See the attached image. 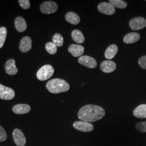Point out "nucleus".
Instances as JSON below:
<instances>
[{"label": "nucleus", "mask_w": 146, "mask_h": 146, "mask_svg": "<svg viewBox=\"0 0 146 146\" xmlns=\"http://www.w3.org/2000/svg\"><path fill=\"white\" fill-rule=\"evenodd\" d=\"M105 111L100 106L88 104L83 106L78 112V117L81 121L87 122H94L102 119Z\"/></svg>", "instance_id": "1"}, {"label": "nucleus", "mask_w": 146, "mask_h": 146, "mask_svg": "<svg viewBox=\"0 0 146 146\" xmlns=\"http://www.w3.org/2000/svg\"><path fill=\"white\" fill-rule=\"evenodd\" d=\"M46 88L49 92L52 94H58L67 92L70 89V86L64 80L54 78L47 82Z\"/></svg>", "instance_id": "2"}, {"label": "nucleus", "mask_w": 146, "mask_h": 146, "mask_svg": "<svg viewBox=\"0 0 146 146\" xmlns=\"http://www.w3.org/2000/svg\"><path fill=\"white\" fill-rule=\"evenodd\" d=\"M54 73V69L50 64H46L40 68L37 72V78L40 81H46L50 78Z\"/></svg>", "instance_id": "3"}, {"label": "nucleus", "mask_w": 146, "mask_h": 146, "mask_svg": "<svg viewBox=\"0 0 146 146\" xmlns=\"http://www.w3.org/2000/svg\"><path fill=\"white\" fill-rule=\"evenodd\" d=\"M40 11L43 14H50L55 13L58 9L57 3L53 1H46L40 5Z\"/></svg>", "instance_id": "4"}, {"label": "nucleus", "mask_w": 146, "mask_h": 146, "mask_svg": "<svg viewBox=\"0 0 146 146\" xmlns=\"http://www.w3.org/2000/svg\"><path fill=\"white\" fill-rule=\"evenodd\" d=\"M73 127L76 130L82 132H90L94 129V125L92 123L83 121H78L74 123Z\"/></svg>", "instance_id": "5"}, {"label": "nucleus", "mask_w": 146, "mask_h": 146, "mask_svg": "<svg viewBox=\"0 0 146 146\" xmlns=\"http://www.w3.org/2000/svg\"><path fill=\"white\" fill-rule=\"evenodd\" d=\"M15 92L13 89L0 84V99L11 100L15 97Z\"/></svg>", "instance_id": "6"}, {"label": "nucleus", "mask_w": 146, "mask_h": 146, "mask_svg": "<svg viewBox=\"0 0 146 146\" xmlns=\"http://www.w3.org/2000/svg\"><path fill=\"white\" fill-rule=\"evenodd\" d=\"M13 137L16 146H25L26 143V138L21 130L18 128L15 129L13 133Z\"/></svg>", "instance_id": "7"}, {"label": "nucleus", "mask_w": 146, "mask_h": 146, "mask_svg": "<svg viewBox=\"0 0 146 146\" xmlns=\"http://www.w3.org/2000/svg\"><path fill=\"white\" fill-rule=\"evenodd\" d=\"M146 26V20L142 17H137L131 19L129 22V27L133 30L137 31Z\"/></svg>", "instance_id": "8"}, {"label": "nucleus", "mask_w": 146, "mask_h": 146, "mask_svg": "<svg viewBox=\"0 0 146 146\" xmlns=\"http://www.w3.org/2000/svg\"><path fill=\"white\" fill-rule=\"evenodd\" d=\"M100 13L107 15H112L115 13V7L110 2H102L98 7Z\"/></svg>", "instance_id": "9"}, {"label": "nucleus", "mask_w": 146, "mask_h": 146, "mask_svg": "<svg viewBox=\"0 0 146 146\" xmlns=\"http://www.w3.org/2000/svg\"><path fill=\"white\" fill-rule=\"evenodd\" d=\"M78 62L80 64L89 68H95L97 66V62L94 58L84 55L78 58Z\"/></svg>", "instance_id": "10"}, {"label": "nucleus", "mask_w": 146, "mask_h": 146, "mask_svg": "<svg viewBox=\"0 0 146 146\" xmlns=\"http://www.w3.org/2000/svg\"><path fill=\"white\" fill-rule=\"evenodd\" d=\"M100 68L101 70L104 73H112L116 69V65L113 61L106 60L101 63L100 65Z\"/></svg>", "instance_id": "11"}, {"label": "nucleus", "mask_w": 146, "mask_h": 146, "mask_svg": "<svg viewBox=\"0 0 146 146\" xmlns=\"http://www.w3.org/2000/svg\"><path fill=\"white\" fill-rule=\"evenodd\" d=\"M32 41L30 37H24L20 41V50L21 52H27L31 50Z\"/></svg>", "instance_id": "12"}, {"label": "nucleus", "mask_w": 146, "mask_h": 146, "mask_svg": "<svg viewBox=\"0 0 146 146\" xmlns=\"http://www.w3.org/2000/svg\"><path fill=\"white\" fill-rule=\"evenodd\" d=\"M6 73L10 75H14L18 73V70L15 64V60L14 59L8 60L5 64Z\"/></svg>", "instance_id": "13"}, {"label": "nucleus", "mask_w": 146, "mask_h": 146, "mask_svg": "<svg viewBox=\"0 0 146 146\" xmlns=\"http://www.w3.org/2000/svg\"><path fill=\"white\" fill-rule=\"evenodd\" d=\"M84 48L82 46L73 44L68 48V52H70L74 57H79L84 54Z\"/></svg>", "instance_id": "14"}, {"label": "nucleus", "mask_w": 146, "mask_h": 146, "mask_svg": "<svg viewBox=\"0 0 146 146\" xmlns=\"http://www.w3.org/2000/svg\"><path fill=\"white\" fill-rule=\"evenodd\" d=\"M31 110L29 105L27 104H17L13 107V111L16 114H25L29 113Z\"/></svg>", "instance_id": "15"}, {"label": "nucleus", "mask_w": 146, "mask_h": 146, "mask_svg": "<svg viewBox=\"0 0 146 146\" xmlns=\"http://www.w3.org/2000/svg\"><path fill=\"white\" fill-rule=\"evenodd\" d=\"M15 27L17 31L22 33L26 31L27 25L25 20L22 17H17L15 20Z\"/></svg>", "instance_id": "16"}, {"label": "nucleus", "mask_w": 146, "mask_h": 146, "mask_svg": "<svg viewBox=\"0 0 146 146\" xmlns=\"http://www.w3.org/2000/svg\"><path fill=\"white\" fill-rule=\"evenodd\" d=\"M65 19L70 24L76 25L80 22V18L79 16L74 12H68L65 16Z\"/></svg>", "instance_id": "17"}, {"label": "nucleus", "mask_w": 146, "mask_h": 146, "mask_svg": "<svg viewBox=\"0 0 146 146\" xmlns=\"http://www.w3.org/2000/svg\"><path fill=\"white\" fill-rule=\"evenodd\" d=\"M133 114L137 118H146V104H141L137 107L133 111Z\"/></svg>", "instance_id": "18"}, {"label": "nucleus", "mask_w": 146, "mask_h": 146, "mask_svg": "<svg viewBox=\"0 0 146 146\" xmlns=\"http://www.w3.org/2000/svg\"><path fill=\"white\" fill-rule=\"evenodd\" d=\"M140 38L139 34L136 33H131L123 37V42L126 44H131L138 41Z\"/></svg>", "instance_id": "19"}, {"label": "nucleus", "mask_w": 146, "mask_h": 146, "mask_svg": "<svg viewBox=\"0 0 146 146\" xmlns=\"http://www.w3.org/2000/svg\"><path fill=\"white\" fill-rule=\"evenodd\" d=\"M118 52V47L115 44H111L107 48L104 52L105 58L108 60L112 59L115 57Z\"/></svg>", "instance_id": "20"}, {"label": "nucleus", "mask_w": 146, "mask_h": 146, "mask_svg": "<svg viewBox=\"0 0 146 146\" xmlns=\"http://www.w3.org/2000/svg\"><path fill=\"white\" fill-rule=\"evenodd\" d=\"M72 37L75 42L79 44L83 43L85 40V38L82 33L78 29L74 30L72 31Z\"/></svg>", "instance_id": "21"}, {"label": "nucleus", "mask_w": 146, "mask_h": 146, "mask_svg": "<svg viewBox=\"0 0 146 146\" xmlns=\"http://www.w3.org/2000/svg\"><path fill=\"white\" fill-rule=\"evenodd\" d=\"M64 42L62 36L60 34H55L52 37V43L57 47H62Z\"/></svg>", "instance_id": "22"}, {"label": "nucleus", "mask_w": 146, "mask_h": 146, "mask_svg": "<svg viewBox=\"0 0 146 146\" xmlns=\"http://www.w3.org/2000/svg\"><path fill=\"white\" fill-rule=\"evenodd\" d=\"M110 3L114 7L119 9H125L127 6V3L122 0H110Z\"/></svg>", "instance_id": "23"}, {"label": "nucleus", "mask_w": 146, "mask_h": 146, "mask_svg": "<svg viewBox=\"0 0 146 146\" xmlns=\"http://www.w3.org/2000/svg\"><path fill=\"white\" fill-rule=\"evenodd\" d=\"M7 35V29L5 27L0 28V48L3 47L5 44V39Z\"/></svg>", "instance_id": "24"}, {"label": "nucleus", "mask_w": 146, "mask_h": 146, "mask_svg": "<svg viewBox=\"0 0 146 146\" xmlns=\"http://www.w3.org/2000/svg\"><path fill=\"white\" fill-rule=\"evenodd\" d=\"M45 47L47 52L49 53L50 54L54 55L57 52V50H58L57 46L55 44H54L52 42H48L46 44Z\"/></svg>", "instance_id": "25"}, {"label": "nucleus", "mask_w": 146, "mask_h": 146, "mask_svg": "<svg viewBox=\"0 0 146 146\" xmlns=\"http://www.w3.org/2000/svg\"><path fill=\"white\" fill-rule=\"evenodd\" d=\"M136 129L141 133L146 132V121L137 123L135 125Z\"/></svg>", "instance_id": "26"}, {"label": "nucleus", "mask_w": 146, "mask_h": 146, "mask_svg": "<svg viewBox=\"0 0 146 146\" xmlns=\"http://www.w3.org/2000/svg\"><path fill=\"white\" fill-rule=\"evenodd\" d=\"M19 3L23 9H28L30 8L31 3L29 0H19Z\"/></svg>", "instance_id": "27"}, {"label": "nucleus", "mask_w": 146, "mask_h": 146, "mask_svg": "<svg viewBox=\"0 0 146 146\" xmlns=\"http://www.w3.org/2000/svg\"><path fill=\"white\" fill-rule=\"evenodd\" d=\"M7 139V134L4 128L0 125V142L5 141Z\"/></svg>", "instance_id": "28"}, {"label": "nucleus", "mask_w": 146, "mask_h": 146, "mask_svg": "<svg viewBox=\"0 0 146 146\" xmlns=\"http://www.w3.org/2000/svg\"><path fill=\"white\" fill-rule=\"evenodd\" d=\"M139 64L141 67L146 69V56H143L139 58Z\"/></svg>", "instance_id": "29"}]
</instances>
